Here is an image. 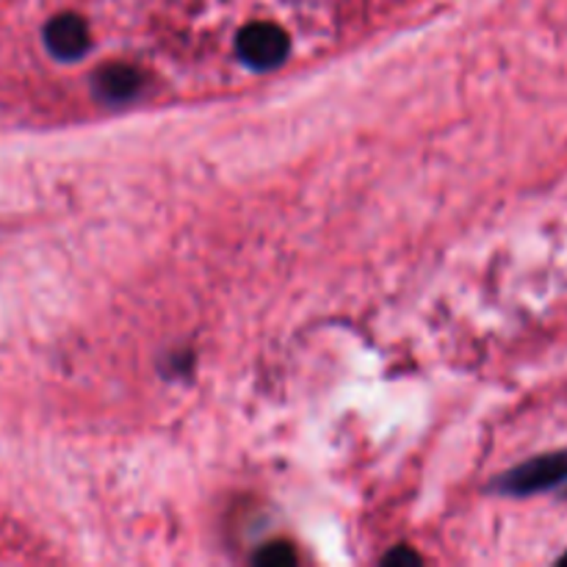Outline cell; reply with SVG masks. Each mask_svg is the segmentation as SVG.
Segmentation results:
<instances>
[{"mask_svg": "<svg viewBox=\"0 0 567 567\" xmlns=\"http://www.w3.org/2000/svg\"><path fill=\"white\" fill-rule=\"evenodd\" d=\"M44 48L59 61H78L89 48V25L78 14H59L44 25Z\"/></svg>", "mask_w": 567, "mask_h": 567, "instance_id": "obj_3", "label": "cell"}, {"mask_svg": "<svg viewBox=\"0 0 567 567\" xmlns=\"http://www.w3.org/2000/svg\"><path fill=\"white\" fill-rule=\"evenodd\" d=\"M382 563H385V565H421L424 559H421V554H415V551H410V548L399 546V548H393V551H388L385 557H382Z\"/></svg>", "mask_w": 567, "mask_h": 567, "instance_id": "obj_6", "label": "cell"}, {"mask_svg": "<svg viewBox=\"0 0 567 567\" xmlns=\"http://www.w3.org/2000/svg\"><path fill=\"white\" fill-rule=\"evenodd\" d=\"M144 86L142 72L133 70L127 64H109L103 70H97L94 75V94H97L103 103L120 105L127 103V100L136 97Z\"/></svg>", "mask_w": 567, "mask_h": 567, "instance_id": "obj_4", "label": "cell"}, {"mask_svg": "<svg viewBox=\"0 0 567 567\" xmlns=\"http://www.w3.org/2000/svg\"><path fill=\"white\" fill-rule=\"evenodd\" d=\"M291 39L275 22H249L238 31L236 53L252 70H277L288 59Z\"/></svg>", "mask_w": 567, "mask_h": 567, "instance_id": "obj_1", "label": "cell"}, {"mask_svg": "<svg viewBox=\"0 0 567 567\" xmlns=\"http://www.w3.org/2000/svg\"><path fill=\"white\" fill-rule=\"evenodd\" d=\"M255 565L260 567H293L297 565V551L288 543H271V546L260 548L252 557Z\"/></svg>", "mask_w": 567, "mask_h": 567, "instance_id": "obj_5", "label": "cell"}, {"mask_svg": "<svg viewBox=\"0 0 567 567\" xmlns=\"http://www.w3.org/2000/svg\"><path fill=\"white\" fill-rule=\"evenodd\" d=\"M559 563H563V565H567V554H565V557H563V559H559Z\"/></svg>", "mask_w": 567, "mask_h": 567, "instance_id": "obj_7", "label": "cell"}, {"mask_svg": "<svg viewBox=\"0 0 567 567\" xmlns=\"http://www.w3.org/2000/svg\"><path fill=\"white\" fill-rule=\"evenodd\" d=\"M567 480V449L565 452L543 454V457L529 460V463L518 465L515 471H509L507 476H502L498 487L513 496H529V493L548 491V487L563 485Z\"/></svg>", "mask_w": 567, "mask_h": 567, "instance_id": "obj_2", "label": "cell"}]
</instances>
